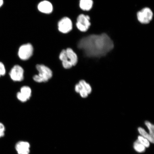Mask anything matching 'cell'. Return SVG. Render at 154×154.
<instances>
[{"mask_svg":"<svg viewBox=\"0 0 154 154\" xmlns=\"http://www.w3.org/2000/svg\"><path fill=\"white\" fill-rule=\"evenodd\" d=\"M58 26L60 32L63 33H68L72 28V21L68 17H64L60 20Z\"/></svg>","mask_w":154,"mask_h":154,"instance_id":"ba28073f","label":"cell"},{"mask_svg":"<svg viewBox=\"0 0 154 154\" xmlns=\"http://www.w3.org/2000/svg\"><path fill=\"white\" fill-rule=\"evenodd\" d=\"M59 59L62 62L67 60H69L67 58L66 50H63L60 54Z\"/></svg>","mask_w":154,"mask_h":154,"instance_id":"ac0fdd59","label":"cell"},{"mask_svg":"<svg viewBox=\"0 0 154 154\" xmlns=\"http://www.w3.org/2000/svg\"><path fill=\"white\" fill-rule=\"evenodd\" d=\"M138 140L146 148L149 147V141L146 138L143 137L141 136H138Z\"/></svg>","mask_w":154,"mask_h":154,"instance_id":"e0dca14e","label":"cell"},{"mask_svg":"<svg viewBox=\"0 0 154 154\" xmlns=\"http://www.w3.org/2000/svg\"><path fill=\"white\" fill-rule=\"evenodd\" d=\"M78 47L86 57L100 58L105 56L114 47L113 42L106 34L91 35L82 38Z\"/></svg>","mask_w":154,"mask_h":154,"instance_id":"6da1fadb","label":"cell"},{"mask_svg":"<svg viewBox=\"0 0 154 154\" xmlns=\"http://www.w3.org/2000/svg\"><path fill=\"white\" fill-rule=\"evenodd\" d=\"M3 4L4 0H0V8H1L2 7Z\"/></svg>","mask_w":154,"mask_h":154,"instance_id":"7402d4cb","label":"cell"},{"mask_svg":"<svg viewBox=\"0 0 154 154\" xmlns=\"http://www.w3.org/2000/svg\"><path fill=\"white\" fill-rule=\"evenodd\" d=\"M67 58L73 66H75L78 63V57L76 54L71 48H68L66 50Z\"/></svg>","mask_w":154,"mask_h":154,"instance_id":"7c38bea8","label":"cell"},{"mask_svg":"<svg viewBox=\"0 0 154 154\" xmlns=\"http://www.w3.org/2000/svg\"><path fill=\"white\" fill-rule=\"evenodd\" d=\"M146 126H147L149 130V134L151 137L154 139V126L151 122L146 121L144 122Z\"/></svg>","mask_w":154,"mask_h":154,"instance_id":"2e32d148","label":"cell"},{"mask_svg":"<svg viewBox=\"0 0 154 154\" xmlns=\"http://www.w3.org/2000/svg\"><path fill=\"white\" fill-rule=\"evenodd\" d=\"M33 52V48L29 43L24 44L19 48L18 55L20 59L26 60L32 56Z\"/></svg>","mask_w":154,"mask_h":154,"instance_id":"277c9868","label":"cell"},{"mask_svg":"<svg viewBox=\"0 0 154 154\" xmlns=\"http://www.w3.org/2000/svg\"><path fill=\"white\" fill-rule=\"evenodd\" d=\"M30 148L29 143L26 141L19 142L15 146V149L18 154H29Z\"/></svg>","mask_w":154,"mask_h":154,"instance_id":"30bf717a","label":"cell"},{"mask_svg":"<svg viewBox=\"0 0 154 154\" xmlns=\"http://www.w3.org/2000/svg\"><path fill=\"white\" fill-rule=\"evenodd\" d=\"M134 147L136 152L139 153H143L145 151L146 147L140 142L138 139L134 142Z\"/></svg>","mask_w":154,"mask_h":154,"instance_id":"9a60e30c","label":"cell"},{"mask_svg":"<svg viewBox=\"0 0 154 154\" xmlns=\"http://www.w3.org/2000/svg\"><path fill=\"white\" fill-rule=\"evenodd\" d=\"M36 68L38 71V75L34 76V81L38 83L46 82L51 79L53 76L51 70L48 67L43 64H38Z\"/></svg>","mask_w":154,"mask_h":154,"instance_id":"7a4b0ae2","label":"cell"},{"mask_svg":"<svg viewBox=\"0 0 154 154\" xmlns=\"http://www.w3.org/2000/svg\"><path fill=\"white\" fill-rule=\"evenodd\" d=\"M93 4L92 0H80V7L84 11H89L91 9Z\"/></svg>","mask_w":154,"mask_h":154,"instance_id":"4fadbf2b","label":"cell"},{"mask_svg":"<svg viewBox=\"0 0 154 154\" xmlns=\"http://www.w3.org/2000/svg\"><path fill=\"white\" fill-rule=\"evenodd\" d=\"M153 16L152 11L148 8L142 9L137 13L138 20L142 24L149 23L152 19Z\"/></svg>","mask_w":154,"mask_h":154,"instance_id":"8992f818","label":"cell"},{"mask_svg":"<svg viewBox=\"0 0 154 154\" xmlns=\"http://www.w3.org/2000/svg\"><path fill=\"white\" fill-rule=\"evenodd\" d=\"M90 18L88 15L82 14L79 15L77 18L76 26L80 31L85 32L87 30L91 25Z\"/></svg>","mask_w":154,"mask_h":154,"instance_id":"52a82bcc","label":"cell"},{"mask_svg":"<svg viewBox=\"0 0 154 154\" xmlns=\"http://www.w3.org/2000/svg\"><path fill=\"white\" fill-rule=\"evenodd\" d=\"M38 9L40 12L45 14H50L52 12L53 7L52 5L49 2L44 1L41 2L38 5Z\"/></svg>","mask_w":154,"mask_h":154,"instance_id":"8fae6325","label":"cell"},{"mask_svg":"<svg viewBox=\"0 0 154 154\" xmlns=\"http://www.w3.org/2000/svg\"><path fill=\"white\" fill-rule=\"evenodd\" d=\"M62 65L63 67L66 69H70L73 66L72 63L69 60L63 61Z\"/></svg>","mask_w":154,"mask_h":154,"instance_id":"ffe728a7","label":"cell"},{"mask_svg":"<svg viewBox=\"0 0 154 154\" xmlns=\"http://www.w3.org/2000/svg\"><path fill=\"white\" fill-rule=\"evenodd\" d=\"M75 90L83 98H86L91 93L92 88L89 83L84 80L79 82L75 87Z\"/></svg>","mask_w":154,"mask_h":154,"instance_id":"3957f363","label":"cell"},{"mask_svg":"<svg viewBox=\"0 0 154 154\" xmlns=\"http://www.w3.org/2000/svg\"><path fill=\"white\" fill-rule=\"evenodd\" d=\"M31 95V88L28 86H24L21 88L20 92L17 94V97L19 101L24 103L29 99Z\"/></svg>","mask_w":154,"mask_h":154,"instance_id":"9c48e42d","label":"cell"},{"mask_svg":"<svg viewBox=\"0 0 154 154\" xmlns=\"http://www.w3.org/2000/svg\"><path fill=\"white\" fill-rule=\"evenodd\" d=\"M24 70L20 65H15L11 69L9 76L11 80L15 82L22 81L24 79Z\"/></svg>","mask_w":154,"mask_h":154,"instance_id":"5b68a950","label":"cell"},{"mask_svg":"<svg viewBox=\"0 0 154 154\" xmlns=\"http://www.w3.org/2000/svg\"><path fill=\"white\" fill-rule=\"evenodd\" d=\"M5 67L4 63L0 61V77L5 75L6 74Z\"/></svg>","mask_w":154,"mask_h":154,"instance_id":"d6986e66","label":"cell"},{"mask_svg":"<svg viewBox=\"0 0 154 154\" xmlns=\"http://www.w3.org/2000/svg\"><path fill=\"white\" fill-rule=\"evenodd\" d=\"M138 132L141 135V136L149 140L151 143H154V139L151 137L149 134H148L144 128L141 127H139L138 128Z\"/></svg>","mask_w":154,"mask_h":154,"instance_id":"5bb4252c","label":"cell"},{"mask_svg":"<svg viewBox=\"0 0 154 154\" xmlns=\"http://www.w3.org/2000/svg\"><path fill=\"white\" fill-rule=\"evenodd\" d=\"M5 127L2 123L0 122V138L3 137L5 134Z\"/></svg>","mask_w":154,"mask_h":154,"instance_id":"44dd1931","label":"cell"}]
</instances>
